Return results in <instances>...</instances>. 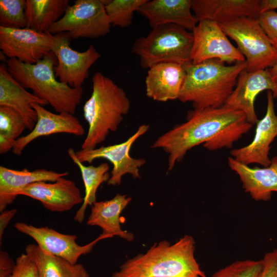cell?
I'll list each match as a JSON object with an SVG mask.
<instances>
[{"mask_svg":"<svg viewBox=\"0 0 277 277\" xmlns=\"http://www.w3.org/2000/svg\"><path fill=\"white\" fill-rule=\"evenodd\" d=\"M240 111L225 106L193 109L186 121L159 136L152 148L168 154V170H171L191 148L203 144L208 150L230 148L253 127Z\"/></svg>","mask_w":277,"mask_h":277,"instance_id":"cell-1","label":"cell"},{"mask_svg":"<svg viewBox=\"0 0 277 277\" xmlns=\"http://www.w3.org/2000/svg\"><path fill=\"white\" fill-rule=\"evenodd\" d=\"M194 250L191 235H185L173 244L162 241L127 260L111 277H206Z\"/></svg>","mask_w":277,"mask_h":277,"instance_id":"cell-2","label":"cell"},{"mask_svg":"<svg viewBox=\"0 0 277 277\" xmlns=\"http://www.w3.org/2000/svg\"><path fill=\"white\" fill-rule=\"evenodd\" d=\"M186 76L179 100L192 103L194 109L224 106L236 86L246 61L226 65L213 59L184 66Z\"/></svg>","mask_w":277,"mask_h":277,"instance_id":"cell-3","label":"cell"},{"mask_svg":"<svg viewBox=\"0 0 277 277\" xmlns=\"http://www.w3.org/2000/svg\"><path fill=\"white\" fill-rule=\"evenodd\" d=\"M92 91L83 106L84 117L88 125L81 149L91 150L114 132L130 108L124 90L100 72L93 76Z\"/></svg>","mask_w":277,"mask_h":277,"instance_id":"cell-4","label":"cell"},{"mask_svg":"<svg viewBox=\"0 0 277 277\" xmlns=\"http://www.w3.org/2000/svg\"><path fill=\"white\" fill-rule=\"evenodd\" d=\"M54 54L51 52L35 64L9 58L6 62L11 75L24 88L46 101L57 113L74 114L83 92V87L73 88L56 80Z\"/></svg>","mask_w":277,"mask_h":277,"instance_id":"cell-5","label":"cell"},{"mask_svg":"<svg viewBox=\"0 0 277 277\" xmlns=\"http://www.w3.org/2000/svg\"><path fill=\"white\" fill-rule=\"evenodd\" d=\"M193 37L191 31L174 24L152 28L146 36L137 38L132 52L140 57L143 68L163 63L183 66L192 63Z\"/></svg>","mask_w":277,"mask_h":277,"instance_id":"cell-6","label":"cell"},{"mask_svg":"<svg viewBox=\"0 0 277 277\" xmlns=\"http://www.w3.org/2000/svg\"><path fill=\"white\" fill-rule=\"evenodd\" d=\"M220 25L236 43L245 58L248 71L269 69L277 62V49L257 18L242 17Z\"/></svg>","mask_w":277,"mask_h":277,"instance_id":"cell-7","label":"cell"},{"mask_svg":"<svg viewBox=\"0 0 277 277\" xmlns=\"http://www.w3.org/2000/svg\"><path fill=\"white\" fill-rule=\"evenodd\" d=\"M106 0H76L48 32L52 35L68 33L71 38H97L110 31L111 24L106 12Z\"/></svg>","mask_w":277,"mask_h":277,"instance_id":"cell-8","label":"cell"},{"mask_svg":"<svg viewBox=\"0 0 277 277\" xmlns=\"http://www.w3.org/2000/svg\"><path fill=\"white\" fill-rule=\"evenodd\" d=\"M70 38L67 32L53 35L51 52L57 60L54 71L61 82L80 88L89 76L90 67L101 55L92 45L83 52L73 50L70 46Z\"/></svg>","mask_w":277,"mask_h":277,"instance_id":"cell-9","label":"cell"},{"mask_svg":"<svg viewBox=\"0 0 277 277\" xmlns=\"http://www.w3.org/2000/svg\"><path fill=\"white\" fill-rule=\"evenodd\" d=\"M149 125H141L137 131L124 142L107 146H102L91 150L81 149L76 151L78 160L82 162L91 164L94 160L104 159L113 165L108 185L116 186L122 183L123 176L127 173L134 178H140V169L146 161L144 159H135L130 155L132 146L142 135L149 129Z\"/></svg>","mask_w":277,"mask_h":277,"instance_id":"cell-10","label":"cell"},{"mask_svg":"<svg viewBox=\"0 0 277 277\" xmlns=\"http://www.w3.org/2000/svg\"><path fill=\"white\" fill-rule=\"evenodd\" d=\"M191 32L193 37L192 64L213 59L230 65L245 61L243 55L230 43L218 23L201 20Z\"/></svg>","mask_w":277,"mask_h":277,"instance_id":"cell-11","label":"cell"},{"mask_svg":"<svg viewBox=\"0 0 277 277\" xmlns=\"http://www.w3.org/2000/svg\"><path fill=\"white\" fill-rule=\"evenodd\" d=\"M53 35L25 28L0 26V48L9 58L35 64L51 52Z\"/></svg>","mask_w":277,"mask_h":277,"instance_id":"cell-12","label":"cell"},{"mask_svg":"<svg viewBox=\"0 0 277 277\" xmlns=\"http://www.w3.org/2000/svg\"><path fill=\"white\" fill-rule=\"evenodd\" d=\"M14 227L32 238L46 252L64 259L72 264H77L79 258L89 253L98 241L112 238L102 233L90 243L81 246L76 243L77 235L62 233L48 227H38L24 222H17Z\"/></svg>","mask_w":277,"mask_h":277,"instance_id":"cell-13","label":"cell"},{"mask_svg":"<svg viewBox=\"0 0 277 277\" xmlns=\"http://www.w3.org/2000/svg\"><path fill=\"white\" fill-rule=\"evenodd\" d=\"M264 90L277 98V82L272 78L269 69L249 72L246 69L240 74L233 91L224 106L242 111L247 121L254 125L258 119L254 108L256 97Z\"/></svg>","mask_w":277,"mask_h":277,"instance_id":"cell-14","label":"cell"},{"mask_svg":"<svg viewBox=\"0 0 277 277\" xmlns=\"http://www.w3.org/2000/svg\"><path fill=\"white\" fill-rule=\"evenodd\" d=\"M277 136V115L272 93L267 91V108L264 116L256 124L254 136L248 145L232 149L230 153L235 160L247 165L258 164L269 166L270 145Z\"/></svg>","mask_w":277,"mask_h":277,"instance_id":"cell-15","label":"cell"},{"mask_svg":"<svg viewBox=\"0 0 277 277\" xmlns=\"http://www.w3.org/2000/svg\"><path fill=\"white\" fill-rule=\"evenodd\" d=\"M39 201L47 210L62 212L83 203L81 191L72 180L64 177L55 182H38L28 185L17 193Z\"/></svg>","mask_w":277,"mask_h":277,"instance_id":"cell-16","label":"cell"},{"mask_svg":"<svg viewBox=\"0 0 277 277\" xmlns=\"http://www.w3.org/2000/svg\"><path fill=\"white\" fill-rule=\"evenodd\" d=\"M37 120L33 129L28 134L21 136L16 141L12 152L22 154L24 149L35 139L57 133H67L76 136H83L85 129L79 120L71 113H54L37 103H32Z\"/></svg>","mask_w":277,"mask_h":277,"instance_id":"cell-17","label":"cell"},{"mask_svg":"<svg viewBox=\"0 0 277 277\" xmlns=\"http://www.w3.org/2000/svg\"><path fill=\"white\" fill-rule=\"evenodd\" d=\"M32 103L44 106L48 103L27 91L9 73L6 63L0 66V106L11 108L22 116L27 128L32 130L37 115Z\"/></svg>","mask_w":277,"mask_h":277,"instance_id":"cell-18","label":"cell"},{"mask_svg":"<svg viewBox=\"0 0 277 277\" xmlns=\"http://www.w3.org/2000/svg\"><path fill=\"white\" fill-rule=\"evenodd\" d=\"M192 11L199 21L209 20L219 24L242 17L258 18L259 0H192Z\"/></svg>","mask_w":277,"mask_h":277,"instance_id":"cell-19","label":"cell"},{"mask_svg":"<svg viewBox=\"0 0 277 277\" xmlns=\"http://www.w3.org/2000/svg\"><path fill=\"white\" fill-rule=\"evenodd\" d=\"M230 169L239 176L244 191L256 201H268L273 192H277V155L271 159L270 165L262 168L251 167L228 158Z\"/></svg>","mask_w":277,"mask_h":277,"instance_id":"cell-20","label":"cell"},{"mask_svg":"<svg viewBox=\"0 0 277 277\" xmlns=\"http://www.w3.org/2000/svg\"><path fill=\"white\" fill-rule=\"evenodd\" d=\"M192 0H147L137 12L148 19L152 28L174 24L192 31L199 20L192 13Z\"/></svg>","mask_w":277,"mask_h":277,"instance_id":"cell-21","label":"cell"},{"mask_svg":"<svg viewBox=\"0 0 277 277\" xmlns=\"http://www.w3.org/2000/svg\"><path fill=\"white\" fill-rule=\"evenodd\" d=\"M185 76L184 66L177 63H163L152 66L145 79L147 96L162 102L179 99Z\"/></svg>","mask_w":277,"mask_h":277,"instance_id":"cell-22","label":"cell"},{"mask_svg":"<svg viewBox=\"0 0 277 277\" xmlns=\"http://www.w3.org/2000/svg\"><path fill=\"white\" fill-rule=\"evenodd\" d=\"M68 174V172H57L45 169L16 170L1 166L0 212L6 210L15 200L17 193L28 185L38 182H55Z\"/></svg>","mask_w":277,"mask_h":277,"instance_id":"cell-23","label":"cell"},{"mask_svg":"<svg viewBox=\"0 0 277 277\" xmlns=\"http://www.w3.org/2000/svg\"><path fill=\"white\" fill-rule=\"evenodd\" d=\"M131 200L130 197L118 193L111 200L96 201L91 205L87 224L99 226L103 234L112 237L118 235L128 241H132L133 235L122 229L120 220V214Z\"/></svg>","mask_w":277,"mask_h":277,"instance_id":"cell-24","label":"cell"},{"mask_svg":"<svg viewBox=\"0 0 277 277\" xmlns=\"http://www.w3.org/2000/svg\"><path fill=\"white\" fill-rule=\"evenodd\" d=\"M25 251L35 262L39 277H90L82 264H72L64 259L50 254L37 244L27 245Z\"/></svg>","mask_w":277,"mask_h":277,"instance_id":"cell-25","label":"cell"},{"mask_svg":"<svg viewBox=\"0 0 277 277\" xmlns=\"http://www.w3.org/2000/svg\"><path fill=\"white\" fill-rule=\"evenodd\" d=\"M69 0H27L26 28L38 32L48 31L64 14Z\"/></svg>","mask_w":277,"mask_h":277,"instance_id":"cell-26","label":"cell"},{"mask_svg":"<svg viewBox=\"0 0 277 277\" xmlns=\"http://www.w3.org/2000/svg\"><path fill=\"white\" fill-rule=\"evenodd\" d=\"M67 153L79 168L85 186L83 202L74 217L75 221L81 223L84 221L87 206H91L96 201V194L99 186L109 180L110 177L108 173L109 167L107 163H103L97 166L84 165L78 160L76 152L72 148H69Z\"/></svg>","mask_w":277,"mask_h":277,"instance_id":"cell-27","label":"cell"},{"mask_svg":"<svg viewBox=\"0 0 277 277\" xmlns=\"http://www.w3.org/2000/svg\"><path fill=\"white\" fill-rule=\"evenodd\" d=\"M27 128L25 121L13 109L0 106V154L12 150L16 141Z\"/></svg>","mask_w":277,"mask_h":277,"instance_id":"cell-28","label":"cell"},{"mask_svg":"<svg viewBox=\"0 0 277 277\" xmlns=\"http://www.w3.org/2000/svg\"><path fill=\"white\" fill-rule=\"evenodd\" d=\"M147 0H106L105 8L112 26L128 27L133 14Z\"/></svg>","mask_w":277,"mask_h":277,"instance_id":"cell-29","label":"cell"},{"mask_svg":"<svg viewBox=\"0 0 277 277\" xmlns=\"http://www.w3.org/2000/svg\"><path fill=\"white\" fill-rule=\"evenodd\" d=\"M26 4L25 0H1L0 26L16 29L26 28Z\"/></svg>","mask_w":277,"mask_h":277,"instance_id":"cell-30","label":"cell"},{"mask_svg":"<svg viewBox=\"0 0 277 277\" xmlns=\"http://www.w3.org/2000/svg\"><path fill=\"white\" fill-rule=\"evenodd\" d=\"M262 268V260L236 261L218 270L211 277H258Z\"/></svg>","mask_w":277,"mask_h":277,"instance_id":"cell-31","label":"cell"},{"mask_svg":"<svg viewBox=\"0 0 277 277\" xmlns=\"http://www.w3.org/2000/svg\"><path fill=\"white\" fill-rule=\"evenodd\" d=\"M257 19L277 49V12L275 10L264 11L260 13Z\"/></svg>","mask_w":277,"mask_h":277,"instance_id":"cell-32","label":"cell"},{"mask_svg":"<svg viewBox=\"0 0 277 277\" xmlns=\"http://www.w3.org/2000/svg\"><path fill=\"white\" fill-rule=\"evenodd\" d=\"M10 277H39L36 265L26 253L16 259L14 271Z\"/></svg>","mask_w":277,"mask_h":277,"instance_id":"cell-33","label":"cell"},{"mask_svg":"<svg viewBox=\"0 0 277 277\" xmlns=\"http://www.w3.org/2000/svg\"><path fill=\"white\" fill-rule=\"evenodd\" d=\"M262 261V268L258 277H277V249L266 253Z\"/></svg>","mask_w":277,"mask_h":277,"instance_id":"cell-34","label":"cell"},{"mask_svg":"<svg viewBox=\"0 0 277 277\" xmlns=\"http://www.w3.org/2000/svg\"><path fill=\"white\" fill-rule=\"evenodd\" d=\"M15 262L13 261L6 251L0 252V277H10L12 275Z\"/></svg>","mask_w":277,"mask_h":277,"instance_id":"cell-35","label":"cell"},{"mask_svg":"<svg viewBox=\"0 0 277 277\" xmlns=\"http://www.w3.org/2000/svg\"><path fill=\"white\" fill-rule=\"evenodd\" d=\"M17 213L16 209L11 210H5L1 212L0 214V243H2V240L4 231L8 226L10 221L14 217Z\"/></svg>","mask_w":277,"mask_h":277,"instance_id":"cell-36","label":"cell"},{"mask_svg":"<svg viewBox=\"0 0 277 277\" xmlns=\"http://www.w3.org/2000/svg\"><path fill=\"white\" fill-rule=\"evenodd\" d=\"M276 9H277V0L260 1V13Z\"/></svg>","mask_w":277,"mask_h":277,"instance_id":"cell-37","label":"cell"},{"mask_svg":"<svg viewBox=\"0 0 277 277\" xmlns=\"http://www.w3.org/2000/svg\"><path fill=\"white\" fill-rule=\"evenodd\" d=\"M269 69L270 74L274 81L277 82V62Z\"/></svg>","mask_w":277,"mask_h":277,"instance_id":"cell-38","label":"cell"}]
</instances>
